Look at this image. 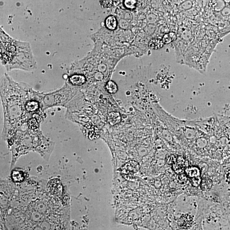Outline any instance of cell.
Masks as SVG:
<instances>
[{
    "mask_svg": "<svg viewBox=\"0 0 230 230\" xmlns=\"http://www.w3.org/2000/svg\"><path fill=\"white\" fill-rule=\"evenodd\" d=\"M33 87L18 82L7 73L1 81V98L3 107V136H13L33 117L26 111L25 104L32 93Z\"/></svg>",
    "mask_w": 230,
    "mask_h": 230,
    "instance_id": "cell-1",
    "label": "cell"
},
{
    "mask_svg": "<svg viewBox=\"0 0 230 230\" xmlns=\"http://www.w3.org/2000/svg\"><path fill=\"white\" fill-rule=\"evenodd\" d=\"M1 62L7 71L18 69L32 71L37 68L30 44L10 37L1 28Z\"/></svg>",
    "mask_w": 230,
    "mask_h": 230,
    "instance_id": "cell-2",
    "label": "cell"
},
{
    "mask_svg": "<svg viewBox=\"0 0 230 230\" xmlns=\"http://www.w3.org/2000/svg\"><path fill=\"white\" fill-rule=\"evenodd\" d=\"M73 87L66 82L62 87L51 93L38 92V100L42 108L46 110L55 107L67 108L74 93Z\"/></svg>",
    "mask_w": 230,
    "mask_h": 230,
    "instance_id": "cell-3",
    "label": "cell"
},
{
    "mask_svg": "<svg viewBox=\"0 0 230 230\" xmlns=\"http://www.w3.org/2000/svg\"><path fill=\"white\" fill-rule=\"evenodd\" d=\"M48 189L55 196L60 197L62 194V185L60 180L58 179H55L50 181L48 184Z\"/></svg>",
    "mask_w": 230,
    "mask_h": 230,
    "instance_id": "cell-4",
    "label": "cell"
},
{
    "mask_svg": "<svg viewBox=\"0 0 230 230\" xmlns=\"http://www.w3.org/2000/svg\"><path fill=\"white\" fill-rule=\"evenodd\" d=\"M172 166L174 172L176 174H183L184 172L186 164L185 160L182 157H179L177 158L176 163Z\"/></svg>",
    "mask_w": 230,
    "mask_h": 230,
    "instance_id": "cell-5",
    "label": "cell"
},
{
    "mask_svg": "<svg viewBox=\"0 0 230 230\" xmlns=\"http://www.w3.org/2000/svg\"><path fill=\"white\" fill-rule=\"evenodd\" d=\"M105 25L107 29L110 30L117 29L118 26V21L117 18L113 15H109L105 20Z\"/></svg>",
    "mask_w": 230,
    "mask_h": 230,
    "instance_id": "cell-6",
    "label": "cell"
},
{
    "mask_svg": "<svg viewBox=\"0 0 230 230\" xmlns=\"http://www.w3.org/2000/svg\"><path fill=\"white\" fill-rule=\"evenodd\" d=\"M185 174L188 177L190 178H194L199 177L200 176V169L196 167L191 166L187 167L184 170Z\"/></svg>",
    "mask_w": 230,
    "mask_h": 230,
    "instance_id": "cell-7",
    "label": "cell"
},
{
    "mask_svg": "<svg viewBox=\"0 0 230 230\" xmlns=\"http://www.w3.org/2000/svg\"><path fill=\"white\" fill-rule=\"evenodd\" d=\"M192 222V218L188 215H183L179 220L178 224L180 227L186 228L190 227Z\"/></svg>",
    "mask_w": 230,
    "mask_h": 230,
    "instance_id": "cell-8",
    "label": "cell"
},
{
    "mask_svg": "<svg viewBox=\"0 0 230 230\" xmlns=\"http://www.w3.org/2000/svg\"><path fill=\"white\" fill-rule=\"evenodd\" d=\"M121 120V117L120 114L118 112H113L109 113L108 117V121L110 125H117L120 122Z\"/></svg>",
    "mask_w": 230,
    "mask_h": 230,
    "instance_id": "cell-9",
    "label": "cell"
},
{
    "mask_svg": "<svg viewBox=\"0 0 230 230\" xmlns=\"http://www.w3.org/2000/svg\"><path fill=\"white\" fill-rule=\"evenodd\" d=\"M165 45L162 39L153 38L149 42V47L153 50H159L161 48Z\"/></svg>",
    "mask_w": 230,
    "mask_h": 230,
    "instance_id": "cell-10",
    "label": "cell"
},
{
    "mask_svg": "<svg viewBox=\"0 0 230 230\" xmlns=\"http://www.w3.org/2000/svg\"><path fill=\"white\" fill-rule=\"evenodd\" d=\"M139 167V165L137 163L134 161H130L125 165V173H128L129 174L136 173L138 170Z\"/></svg>",
    "mask_w": 230,
    "mask_h": 230,
    "instance_id": "cell-11",
    "label": "cell"
},
{
    "mask_svg": "<svg viewBox=\"0 0 230 230\" xmlns=\"http://www.w3.org/2000/svg\"><path fill=\"white\" fill-rule=\"evenodd\" d=\"M212 181L208 177H204L201 179V188L203 191H208L212 186Z\"/></svg>",
    "mask_w": 230,
    "mask_h": 230,
    "instance_id": "cell-12",
    "label": "cell"
},
{
    "mask_svg": "<svg viewBox=\"0 0 230 230\" xmlns=\"http://www.w3.org/2000/svg\"><path fill=\"white\" fill-rule=\"evenodd\" d=\"M177 39V35L176 33L170 32L165 34L163 36L162 40L165 44H168Z\"/></svg>",
    "mask_w": 230,
    "mask_h": 230,
    "instance_id": "cell-13",
    "label": "cell"
},
{
    "mask_svg": "<svg viewBox=\"0 0 230 230\" xmlns=\"http://www.w3.org/2000/svg\"><path fill=\"white\" fill-rule=\"evenodd\" d=\"M106 87L108 91L110 93H117L118 90L117 84L112 81H110L107 83Z\"/></svg>",
    "mask_w": 230,
    "mask_h": 230,
    "instance_id": "cell-14",
    "label": "cell"
},
{
    "mask_svg": "<svg viewBox=\"0 0 230 230\" xmlns=\"http://www.w3.org/2000/svg\"><path fill=\"white\" fill-rule=\"evenodd\" d=\"M124 4L125 7L130 10H133L136 7L137 4L136 0H125Z\"/></svg>",
    "mask_w": 230,
    "mask_h": 230,
    "instance_id": "cell-15",
    "label": "cell"
},
{
    "mask_svg": "<svg viewBox=\"0 0 230 230\" xmlns=\"http://www.w3.org/2000/svg\"><path fill=\"white\" fill-rule=\"evenodd\" d=\"M88 135L90 139H96L100 135V131L96 127H93L89 131Z\"/></svg>",
    "mask_w": 230,
    "mask_h": 230,
    "instance_id": "cell-16",
    "label": "cell"
},
{
    "mask_svg": "<svg viewBox=\"0 0 230 230\" xmlns=\"http://www.w3.org/2000/svg\"><path fill=\"white\" fill-rule=\"evenodd\" d=\"M100 5L103 8H110L113 5V0H100Z\"/></svg>",
    "mask_w": 230,
    "mask_h": 230,
    "instance_id": "cell-17",
    "label": "cell"
},
{
    "mask_svg": "<svg viewBox=\"0 0 230 230\" xmlns=\"http://www.w3.org/2000/svg\"><path fill=\"white\" fill-rule=\"evenodd\" d=\"M13 179L16 182H21L24 179L22 173L20 171H14L12 174Z\"/></svg>",
    "mask_w": 230,
    "mask_h": 230,
    "instance_id": "cell-18",
    "label": "cell"
},
{
    "mask_svg": "<svg viewBox=\"0 0 230 230\" xmlns=\"http://www.w3.org/2000/svg\"><path fill=\"white\" fill-rule=\"evenodd\" d=\"M201 179L200 176L199 177L191 178V183L193 186L197 187L201 184Z\"/></svg>",
    "mask_w": 230,
    "mask_h": 230,
    "instance_id": "cell-19",
    "label": "cell"
},
{
    "mask_svg": "<svg viewBox=\"0 0 230 230\" xmlns=\"http://www.w3.org/2000/svg\"><path fill=\"white\" fill-rule=\"evenodd\" d=\"M176 160L177 159L176 157L173 155H169L166 157V161L168 164L171 165V166L176 163Z\"/></svg>",
    "mask_w": 230,
    "mask_h": 230,
    "instance_id": "cell-20",
    "label": "cell"
},
{
    "mask_svg": "<svg viewBox=\"0 0 230 230\" xmlns=\"http://www.w3.org/2000/svg\"><path fill=\"white\" fill-rule=\"evenodd\" d=\"M179 182L181 184H184L186 183L187 181V176L186 174H181L179 175L178 178Z\"/></svg>",
    "mask_w": 230,
    "mask_h": 230,
    "instance_id": "cell-21",
    "label": "cell"
},
{
    "mask_svg": "<svg viewBox=\"0 0 230 230\" xmlns=\"http://www.w3.org/2000/svg\"><path fill=\"white\" fill-rule=\"evenodd\" d=\"M227 176L228 177L230 178V170L228 171V173Z\"/></svg>",
    "mask_w": 230,
    "mask_h": 230,
    "instance_id": "cell-22",
    "label": "cell"
}]
</instances>
